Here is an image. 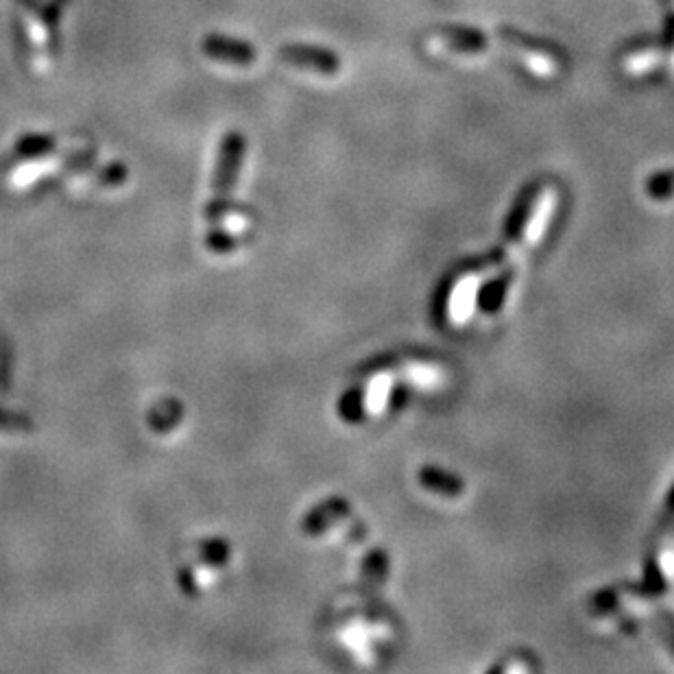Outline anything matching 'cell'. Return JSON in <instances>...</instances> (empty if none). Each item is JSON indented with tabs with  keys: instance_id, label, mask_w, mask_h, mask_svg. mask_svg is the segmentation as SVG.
<instances>
[{
	"instance_id": "cell-1",
	"label": "cell",
	"mask_w": 674,
	"mask_h": 674,
	"mask_svg": "<svg viewBox=\"0 0 674 674\" xmlns=\"http://www.w3.org/2000/svg\"><path fill=\"white\" fill-rule=\"evenodd\" d=\"M443 382V371L430 358L382 360L363 373V380L343 399V415L352 421H371L399 409L410 391L428 393Z\"/></svg>"
},
{
	"instance_id": "cell-2",
	"label": "cell",
	"mask_w": 674,
	"mask_h": 674,
	"mask_svg": "<svg viewBox=\"0 0 674 674\" xmlns=\"http://www.w3.org/2000/svg\"><path fill=\"white\" fill-rule=\"evenodd\" d=\"M244 155V136L238 131H230L221 140L219 149V160H216V171H214V194H212L210 205H208V219L212 223L219 221V216L225 212L227 199L236 181L238 171H241V161Z\"/></svg>"
},
{
	"instance_id": "cell-3",
	"label": "cell",
	"mask_w": 674,
	"mask_h": 674,
	"mask_svg": "<svg viewBox=\"0 0 674 674\" xmlns=\"http://www.w3.org/2000/svg\"><path fill=\"white\" fill-rule=\"evenodd\" d=\"M202 51L210 59L232 66H249L255 59V48L252 44L238 40V37L221 36V33L205 36L202 42Z\"/></svg>"
},
{
	"instance_id": "cell-4",
	"label": "cell",
	"mask_w": 674,
	"mask_h": 674,
	"mask_svg": "<svg viewBox=\"0 0 674 674\" xmlns=\"http://www.w3.org/2000/svg\"><path fill=\"white\" fill-rule=\"evenodd\" d=\"M280 57L295 68L321 72V75H332L338 70L337 55L323 51V48L304 47V44H284L280 48Z\"/></svg>"
},
{
	"instance_id": "cell-5",
	"label": "cell",
	"mask_w": 674,
	"mask_h": 674,
	"mask_svg": "<svg viewBox=\"0 0 674 674\" xmlns=\"http://www.w3.org/2000/svg\"><path fill=\"white\" fill-rule=\"evenodd\" d=\"M55 147L53 138L48 136H37V133H31V136H25L16 147V151L22 158H37V155L48 153Z\"/></svg>"
}]
</instances>
